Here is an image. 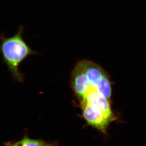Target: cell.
<instances>
[{"label": "cell", "mask_w": 146, "mask_h": 146, "mask_svg": "<svg viewBox=\"0 0 146 146\" xmlns=\"http://www.w3.org/2000/svg\"><path fill=\"white\" fill-rule=\"evenodd\" d=\"M70 82L86 123L107 134L110 124L117 120L111 106L112 86L107 73L97 63L83 59L76 64Z\"/></svg>", "instance_id": "1"}, {"label": "cell", "mask_w": 146, "mask_h": 146, "mask_svg": "<svg viewBox=\"0 0 146 146\" xmlns=\"http://www.w3.org/2000/svg\"><path fill=\"white\" fill-rule=\"evenodd\" d=\"M24 29L19 27L17 33L10 37L1 36L0 50L4 62L6 64L13 78L20 82L24 81V75L19 66L30 56L36 54L23 38Z\"/></svg>", "instance_id": "2"}, {"label": "cell", "mask_w": 146, "mask_h": 146, "mask_svg": "<svg viewBox=\"0 0 146 146\" xmlns=\"http://www.w3.org/2000/svg\"><path fill=\"white\" fill-rule=\"evenodd\" d=\"M5 146H55L54 144L41 140L31 139L25 137L16 142L6 143Z\"/></svg>", "instance_id": "3"}]
</instances>
